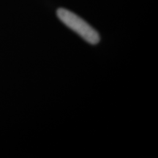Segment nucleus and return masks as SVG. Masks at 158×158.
Instances as JSON below:
<instances>
[{
    "instance_id": "nucleus-1",
    "label": "nucleus",
    "mask_w": 158,
    "mask_h": 158,
    "mask_svg": "<svg viewBox=\"0 0 158 158\" xmlns=\"http://www.w3.org/2000/svg\"><path fill=\"white\" fill-rule=\"evenodd\" d=\"M56 15L64 25L89 44L96 45L100 41V36L98 31L76 13L67 9L59 8L56 11Z\"/></svg>"
}]
</instances>
